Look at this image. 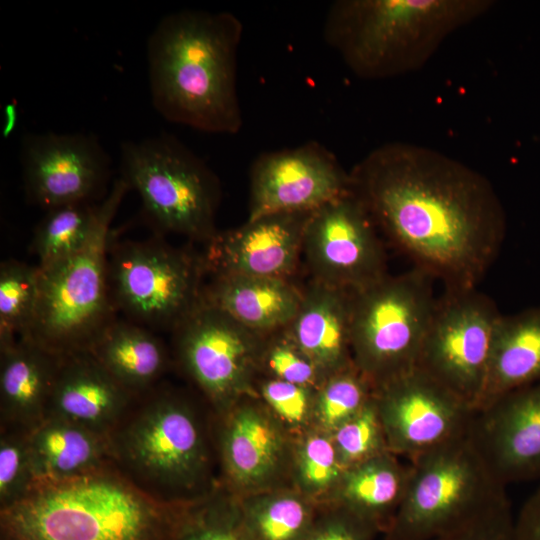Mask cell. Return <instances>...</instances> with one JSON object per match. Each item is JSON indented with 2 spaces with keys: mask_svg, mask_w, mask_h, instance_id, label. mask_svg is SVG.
Returning <instances> with one entry per match:
<instances>
[{
  "mask_svg": "<svg viewBox=\"0 0 540 540\" xmlns=\"http://www.w3.org/2000/svg\"><path fill=\"white\" fill-rule=\"evenodd\" d=\"M120 171L138 193L143 215L156 234L176 233L206 244L218 232L220 180L174 135L123 141Z\"/></svg>",
  "mask_w": 540,
  "mask_h": 540,
  "instance_id": "ba28073f",
  "label": "cell"
},
{
  "mask_svg": "<svg viewBox=\"0 0 540 540\" xmlns=\"http://www.w3.org/2000/svg\"><path fill=\"white\" fill-rule=\"evenodd\" d=\"M28 433L0 429V510L22 500L35 485Z\"/></svg>",
  "mask_w": 540,
  "mask_h": 540,
  "instance_id": "8d00e7d4",
  "label": "cell"
},
{
  "mask_svg": "<svg viewBox=\"0 0 540 540\" xmlns=\"http://www.w3.org/2000/svg\"><path fill=\"white\" fill-rule=\"evenodd\" d=\"M39 294V268L9 259L0 265V347L25 338L33 325Z\"/></svg>",
  "mask_w": 540,
  "mask_h": 540,
  "instance_id": "1f68e13d",
  "label": "cell"
},
{
  "mask_svg": "<svg viewBox=\"0 0 540 540\" xmlns=\"http://www.w3.org/2000/svg\"><path fill=\"white\" fill-rule=\"evenodd\" d=\"M207 410L164 382L137 397L109 435L116 469L167 505L204 498L220 484L214 416Z\"/></svg>",
  "mask_w": 540,
  "mask_h": 540,
  "instance_id": "3957f363",
  "label": "cell"
},
{
  "mask_svg": "<svg viewBox=\"0 0 540 540\" xmlns=\"http://www.w3.org/2000/svg\"><path fill=\"white\" fill-rule=\"evenodd\" d=\"M468 436L505 486L540 478V381L477 411Z\"/></svg>",
  "mask_w": 540,
  "mask_h": 540,
  "instance_id": "d6986e66",
  "label": "cell"
},
{
  "mask_svg": "<svg viewBox=\"0 0 540 540\" xmlns=\"http://www.w3.org/2000/svg\"><path fill=\"white\" fill-rule=\"evenodd\" d=\"M403 501L385 540H434L508 506L506 487L468 434L409 461Z\"/></svg>",
  "mask_w": 540,
  "mask_h": 540,
  "instance_id": "52a82bcc",
  "label": "cell"
},
{
  "mask_svg": "<svg viewBox=\"0 0 540 540\" xmlns=\"http://www.w3.org/2000/svg\"><path fill=\"white\" fill-rule=\"evenodd\" d=\"M27 200L44 209L98 203L110 191L112 160L92 133H30L20 147Z\"/></svg>",
  "mask_w": 540,
  "mask_h": 540,
  "instance_id": "9a60e30c",
  "label": "cell"
},
{
  "mask_svg": "<svg viewBox=\"0 0 540 540\" xmlns=\"http://www.w3.org/2000/svg\"><path fill=\"white\" fill-rule=\"evenodd\" d=\"M351 292L311 280L285 328L318 369L323 381L354 366L350 343Z\"/></svg>",
  "mask_w": 540,
  "mask_h": 540,
  "instance_id": "44dd1931",
  "label": "cell"
},
{
  "mask_svg": "<svg viewBox=\"0 0 540 540\" xmlns=\"http://www.w3.org/2000/svg\"><path fill=\"white\" fill-rule=\"evenodd\" d=\"M119 177L100 202L97 220L85 245L70 257L39 268V294L26 339L65 356L88 351L116 317L108 282L111 224L126 193Z\"/></svg>",
  "mask_w": 540,
  "mask_h": 540,
  "instance_id": "8992f818",
  "label": "cell"
},
{
  "mask_svg": "<svg viewBox=\"0 0 540 540\" xmlns=\"http://www.w3.org/2000/svg\"><path fill=\"white\" fill-rule=\"evenodd\" d=\"M100 202L74 203L46 211L31 243L38 267L66 259L85 245L94 229Z\"/></svg>",
  "mask_w": 540,
  "mask_h": 540,
  "instance_id": "4dcf8cb0",
  "label": "cell"
},
{
  "mask_svg": "<svg viewBox=\"0 0 540 540\" xmlns=\"http://www.w3.org/2000/svg\"><path fill=\"white\" fill-rule=\"evenodd\" d=\"M136 398L89 351H80L60 357L46 418L109 437Z\"/></svg>",
  "mask_w": 540,
  "mask_h": 540,
  "instance_id": "ffe728a7",
  "label": "cell"
},
{
  "mask_svg": "<svg viewBox=\"0 0 540 540\" xmlns=\"http://www.w3.org/2000/svg\"><path fill=\"white\" fill-rule=\"evenodd\" d=\"M540 381V307L502 315L476 412L500 397Z\"/></svg>",
  "mask_w": 540,
  "mask_h": 540,
  "instance_id": "484cf974",
  "label": "cell"
},
{
  "mask_svg": "<svg viewBox=\"0 0 540 540\" xmlns=\"http://www.w3.org/2000/svg\"><path fill=\"white\" fill-rule=\"evenodd\" d=\"M515 540H540V484L514 519Z\"/></svg>",
  "mask_w": 540,
  "mask_h": 540,
  "instance_id": "ab89813d",
  "label": "cell"
},
{
  "mask_svg": "<svg viewBox=\"0 0 540 540\" xmlns=\"http://www.w3.org/2000/svg\"><path fill=\"white\" fill-rule=\"evenodd\" d=\"M214 436L220 481L237 496L291 486L294 435L257 395L214 416Z\"/></svg>",
  "mask_w": 540,
  "mask_h": 540,
  "instance_id": "5bb4252c",
  "label": "cell"
},
{
  "mask_svg": "<svg viewBox=\"0 0 540 540\" xmlns=\"http://www.w3.org/2000/svg\"><path fill=\"white\" fill-rule=\"evenodd\" d=\"M373 393V386L355 366L328 377L317 388L311 426L331 434L357 414Z\"/></svg>",
  "mask_w": 540,
  "mask_h": 540,
  "instance_id": "d6a6232c",
  "label": "cell"
},
{
  "mask_svg": "<svg viewBox=\"0 0 540 540\" xmlns=\"http://www.w3.org/2000/svg\"><path fill=\"white\" fill-rule=\"evenodd\" d=\"M511 505L449 535L434 540H515Z\"/></svg>",
  "mask_w": 540,
  "mask_h": 540,
  "instance_id": "f35d334b",
  "label": "cell"
},
{
  "mask_svg": "<svg viewBox=\"0 0 540 540\" xmlns=\"http://www.w3.org/2000/svg\"><path fill=\"white\" fill-rule=\"evenodd\" d=\"M171 540H253L244 524L240 498L220 484L204 498L181 506Z\"/></svg>",
  "mask_w": 540,
  "mask_h": 540,
  "instance_id": "f546056e",
  "label": "cell"
},
{
  "mask_svg": "<svg viewBox=\"0 0 540 540\" xmlns=\"http://www.w3.org/2000/svg\"><path fill=\"white\" fill-rule=\"evenodd\" d=\"M260 375L316 388L323 383L316 366L285 328L265 337Z\"/></svg>",
  "mask_w": 540,
  "mask_h": 540,
  "instance_id": "d590c367",
  "label": "cell"
},
{
  "mask_svg": "<svg viewBox=\"0 0 540 540\" xmlns=\"http://www.w3.org/2000/svg\"><path fill=\"white\" fill-rule=\"evenodd\" d=\"M310 212L259 217L220 232L206 243L205 272L216 276H250L290 280L296 272Z\"/></svg>",
  "mask_w": 540,
  "mask_h": 540,
  "instance_id": "ac0fdd59",
  "label": "cell"
},
{
  "mask_svg": "<svg viewBox=\"0 0 540 540\" xmlns=\"http://www.w3.org/2000/svg\"><path fill=\"white\" fill-rule=\"evenodd\" d=\"M331 436L344 468L389 451L374 393L367 404L334 430Z\"/></svg>",
  "mask_w": 540,
  "mask_h": 540,
  "instance_id": "836d02e7",
  "label": "cell"
},
{
  "mask_svg": "<svg viewBox=\"0 0 540 540\" xmlns=\"http://www.w3.org/2000/svg\"><path fill=\"white\" fill-rule=\"evenodd\" d=\"M202 300L263 336L286 328L301 300L290 280L250 276H216L204 286Z\"/></svg>",
  "mask_w": 540,
  "mask_h": 540,
  "instance_id": "cb8c5ba5",
  "label": "cell"
},
{
  "mask_svg": "<svg viewBox=\"0 0 540 540\" xmlns=\"http://www.w3.org/2000/svg\"><path fill=\"white\" fill-rule=\"evenodd\" d=\"M202 257L161 235L112 243L108 282L115 310L153 331H172L202 301Z\"/></svg>",
  "mask_w": 540,
  "mask_h": 540,
  "instance_id": "30bf717a",
  "label": "cell"
},
{
  "mask_svg": "<svg viewBox=\"0 0 540 540\" xmlns=\"http://www.w3.org/2000/svg\"><path fill=\"white\" fill-rule=\"evenodd\" d=\"M317 388L259 375L255 392L269 411L294 436L312 425Z\"/></svg>",
  "mask_w": 540,
  "mask_h": 540,
  "instance_id": "e575fe53",
  "label": "cell"
},
{
  "mask_svg": "<svg viewBox=\"0 0 540 540\" xmlns=\"http://www.w3.org/2000/svg\"><path fill=\"white\" fill-rule=\"evenodd\" d=\"M28 447L35 485L115 467L109 437L61 419L46 418L31 430Z\"/></svg>",
  "mask_w": 540,
  "mask_h": 540,
  "instance_id": "603a6c76",
  "label": "cell"
},
{
  "mask_svg": "<svg viewBox=\"0 0 540 540\" xmlns=\"http://www.w3.org/2000/svg\"><path fill=\"white\" fill-rule=\"evenodd\" d=\"M501 316L495 302L477 288L444 289L415 368L476 411Z\"/></svg>",
  "mask_w": 540,
  "mask_h": 540,
  "instance_id": "7c38bea8",
  "label": "cell"
},
{
  "mask_svg": "<svg viewBox=\"0 0 540 540\" xmlns=\"http://www.w3.org/2000/svg\"><path fill=\"white\" fill-rule=\"evenodd\" d=\"M492 0H337L323 38L356 77L382 80L422 68L454 32L486 14Z\"/></svg>",
  "mask_w": 540,
  "mask_h": 540,
  "instance_id": "5b68a950",
  "label": "cell"
},
{
  "mask_svg": "<svg viewBox=\"0 0 540 540\" xmlns=\"http://www.w3.org/2000/svg\"><path fill=\"white\" fill-rule=\"evenodd\" d=\"M388 450L409 461L468 434L476 411L414 368L374 389Z\"/></svg>",
  "mask_w": 540,
  "mask_h": 540,
  "instance_id": "2e32d148",
  "label": "cell"
},
{
  "mask_svg": "<svg viewBox=\"0 0 540 540\" xmlns=\"http://www.w3.org/2000/svg\"><path fill=\"white\" fill-rule=\"evenodd\" d=\"M378 535L372 523L341 506L324 504L306 540H376Z\"/></svg>",
  "mask_w": 540,
  "mask_h": 540,
  "instance_id": "74e56055",
  "label": "cell"
},
{
  "mask_svg": "<svg viewBox=\"0 0 540 540\" xmlns=\"http://www.w3.org/2000/svg\"><path fill=\"white\" fill-rule=\"evenodd\" d=\"M239 498L244 524L253 540H306L320 508L291 486Z\"/></svg>",
  "mask_w": 540,
  "mask_h": 540,
  "instance_id": "83f0119b",
  "label": "cell"
},
{
  "mask_svg": "<svg viewBox=\"0 0 540 540\" xmlns=\"http://www.w3.org/2000/svg\"><path fill=\"white\" fill-rule=\"evenodd\" d=\"M88 351L137 397L160 384L174 363L155 331L125 318H115L108 324Z\"/></svg>",
  "mask_w": 540,
  "mask_h": 540,
  "instance_id": "d4e9b609",
  "label": "cell"
},
{
  "mask_svg": "<svg viewBox=\"0 0 540 540\" xmlns=\"http://www.w3.org/2000/svg\"><path fill=\"white\" fill-rule=\"evenodd\" d=\"M240 19L183 9L162 17L146 44L151 102L165 120L211 134L243 125L237 88Z\"/></svg>",
  "mask_w": 540,
  "mask_h": 540,
  "instance_id": "7a4b0ae2",
  "label": "cell"
},
{
  "mask_svg": "<svg viewBox=\"0 0 540 540\" xmlns=\"http://www.w3.org/2000/svg\"><path fill=\"white\" fill-rule=\"evenodd\" d=\"M344 470L330 433L311 426L294 436L290 481L300 493L327 504Z\"/></svg>",
  "mask_w": 540,
  "mask_h": 540,
  "instance_id": "f1b7e54d",
  "label": "cell"
},
{
  "mask_svg": "<svg viewBox=\"0 0 540 540\" xmlns=\"http://www.w3.org/2000/svg\"><path fill=\"white\" fill-rule=\"evenodd\" d=\"M409 464L387 451L345 468L327 504L341 506L385 533L406 492ZM324 505V504H323Z\"/></svg>",
  "mask_w": 540,
  "mask_h": 540,
  "instance_id": "4316f807",
  "label": "cell"
},
{
  "mask_svg": "<svg viewBox=\"0 0 540 540\" xmlns=\"http://www.w3.org/2000/svg\"><path fill=\"white\" fill-rule=\"evenodd\" d=\"M171 333L173 362L213 416L222 415L245 396L256 395L266 336L203 300Z\"/></svg>",
  "mask_w": 540,
  "mask_h": 540,
  "instance_id": "8fae6325",
  "label": "cell"
},
{
  "mask_svg": "<svg viewBox=\"0 0 540 540\" xmlns=\"http://www.w3.org/2000/svg\"><path fill=\"white\" fill-rule=\"evenodd\" d=\"M60 357L26 338L0 347V429L30 432L46 419Z\"/></svg>",
  "mask_w": 540,
  "mask_h": 540,
  "instance_id": "7402d4cb",
  "label": "cell"
},
{
  "mask_svg": "<svg viewBox=\"0 0 540 540\" xmlns=\"http://www.w3.org/2000/svg\"><path fill=\"white\" fill-rule=\"evenodd\" d=\"M433 282L413 268L351 293L352 361L374 389L416 367L437 300Z\"/></svg>",
  "mask_w": 540,
  "mask_h": 540,
  "instance_id": "9c48e42d",
  "label": "cell"
},
{
  "mask_svg": "<svg viewBox=\"0 0 540 540\" xmlns=\"http://www.w3.org/2000/svg\"><path fill=\"white\" fill-rule=\"evenodd\" d=\"M302 255L313 281L351 293L388 274L379 232L351 191L311 212Z\"/></svg>",
  "mask_w": 540,
  "mask_h": 540,
  "instance_id": "4fadbf2b",
  "label": "cell"
},
{
  "mask_svg": "<svg viewBox=\"0 0 540 540\" xmlns=\"http://www.w3.org/2000/svg\"><path fill=\"white\" fill-rule=\"evenodd\" d=\"M249 181L247 220L314 211L351 191L350 173L317 141L260 154Z\"/></svg>",
  "mask_w": 540,
  "mask_h": 540,
  "instance_id": "e0dca14e",
  "label": "cell"
},
{
  "mask_svg": "<svg viewBox=\"0 0 540 540\" xmlns=\"http://www.w3.org/2000/svg\"><path fill=\"white\" fill-rule=\"evenodd\" d=\"M349 173L353 195L413 268L444 289L477 288L506 233L502 203L485 176L397 141L374 148Z\"/></svg>",
  "mask_w": 540,
  "mask_h": 540,
  "instance_id": "6da1fadb",
  "label": "cell"
},
{
  "mask_svg": "<svg viewBox=\"0 0 540 540\" xmlns=\"http://www.w3.org/2000/svg\"><path fill=\"white\" fill-rule=\"evenodd\" d=\"M180 507L156 501L112 467L36 484L0 510V540H171Z\"/></svg>",
  "mask_w": 540,
  "mask_h": 540,
  "instance_id": "277c9868",
  "label": "cell"
}]
</instances>
